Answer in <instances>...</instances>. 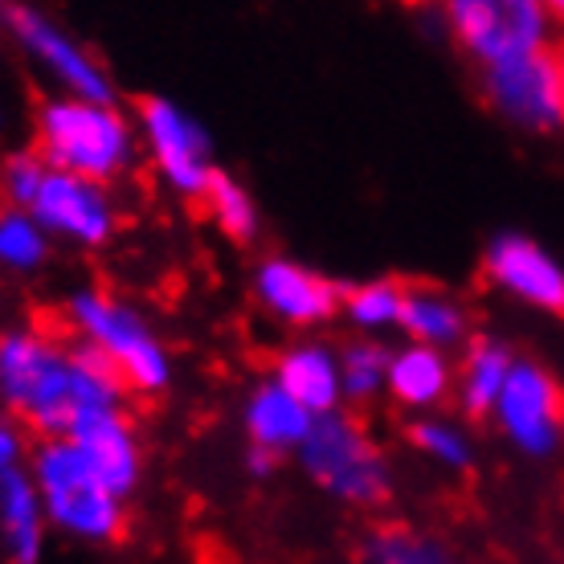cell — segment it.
Segmentation results:
<instances>
[{
	"instance_id": "cell-1",
	"label": "cell",
	"mask_w": 564,
	"mask_h": 564,
	"mask_svg": "<svg viewBox=\"0 0 564 564\" xmlns=\"http://www.w3.org/2000/svg\"><path fill=\"white\" fill-rule=\"evenodd\" d=\"M123 381L83 344L21 327L0 336V405L45 437H70L86 417L123 410Z\"/></svg>"
},
{
	"instance_id": "cell-2",
	"label": "cell",
	"mask_w": 564,
	"mask_h": 564,
	"mask_svg": "<svg viewBox=\"0 0 564 564\" xmlns=\"http://www.w3.org/2000/svg\"><path fill=\"white\" fill-rule=\"evenodd\" d=\"M37 148L50 169L111 184L135 164L140 128L115 102L57 95L37 115Z\"/></svg>"
},
{
	"instance_id": "cell-3",
	"label": "cell",
	"mask_w": 564,
	"mask_h": 564,
	"mask_svg": "<svg viewBox=\"0 0 564 564\" xmlns=\"http://www.w3.org/2000/svg\"><path fill=\"white\" fill-rule=\"evenodd\" d=\"M29 479L37 487L45 523L86 544H107L123 532V495L90 470L70 437H45L29 454Z\"/></svg>"
},
{
	"instance_id": "cell-4",
	"label": "cell",
	"mask_w": 564,
	"mask_h": 564,
	"mask_svg": "<svg viewBox=\"0 0 564 564\" xmlns=\"http://www.w3.org/2000/svg\"><path fill=\"white\" fill-rule=\"evenodd\" d=\"M70 327L78 332V344L90 348L123 381V389H135V393L169 389V348L143 324L140 311L128 307L123 299L107 295V291H78L70 299Z\"/></svg>"
},
{
	"instance_id": "cell-5",
	"label": "cell",
	"mask_w": 564,
	"mask_h": 564,
	"mask_svg": "<svg viewBox=\"0 0 564 564\" xmlns=\"http://www.w3.org/2000/svg\"><path fill=\"white\" fill-rule=\"evenodd\" d=\"M295 458L307 470V479L332 499H339V503L377 508L393 491V475H389L381 446L348 413L315 417L307 442L299 446Z\"/></svg>"
},
{
	"instance_id": "cell-6",
	"label": "cell",
	"mask_w": 564,
	"mask_h": 564,
	"mask_svg": "<svg viewBox=\"0 0 564 564\" xmlns=\"http://www.w3.org/2000/svg\"><path fill=\"white\" fill-rule=\"evenodd\" d=\"M446 29L482 70L552 50V13L540 0H454L446 4Z\"/></svg>"
},
{
	"instance_id": "cell-7",
	"label": "cell",
	"mask_w": 564,
	"mask_h": 564,
	"mask_svg": "<svg viewBox=\"0 0 564 564\" xmlns=\"http://www.w3.org/2000/svg\"><path fill=\"white\" fill-rule=\"evenodd\" d=\"M140 143L152 169L164 176L172 193L181 197H205L213 181V148L209 135L193 115L176 107L172 99H143L140 102Z\"/></svg>"
},
{
	"instance_id": "cell-8",
	"label": "cell",
	"mask_w": 564,
	"mask_h": 564,
	"mask_svg": "<svg viewBox=\"0 0 564 564\" xmlns=\"http://www.w3.org/2000/svg\"><path fill=\"white\" fill-rule=\"evenodd\" d=\"M491 417L523 454H552L564 442L561 381L536 360H516Z\"/></svg>"
},
{
	"instance_id": "cell-9",
	"label": "cell",
	"mask_w": 564,
	"mask_h": 564,
	"mask_svg": "<svg viewBox=\"0 0 564 564\" xmlns=\"http://www.w3.org/2000/svg\"><path fill=\"white\" fill-rule=\"evenodd\" d=\"M9 33L62 86V95L111 102V78L99 66V57L90 54L70 29L57 25L54 17H45L42 9H13L9 13Z\"/></svg>"
},
{
	"instance_id": "cell-10",
	"label": "cell",
	"mask_w": 564,
	"mask_h": 564,
	"mask_svg": "<svg viewBox=\"0 0 564 564\" xmlns=\"http://www.w3.org/2000/svg\"><path fill=\"white\" fill-rule=\"evenodd\" d=\"M29 217L50 234V238L74 241V246H107L119 226V209H115L107 184L83 181L70 172H45L37 197L29 205Z\"/></svg>"
},
{
	"instance_id": "cell-11",
	"label": "cell",
	"mask_w": 564,
	"mask_h": 564,
	"mask_svg": "<svg viewBox=\"0 0 564 564\" xmlns=\"http://www.w3.org/2000/svg\"><path fill=\"white\" fill-rule=\"evenodd\" d=\"M482 95L508 123H516L523 131L564 128L561 70H556L552 50L482 70Z\"/></svg>"
},
{
	"instance_id": "cell-12",
	"label": "cell",
	"mask_w": 564,
	"mask_h": 564,
	"mask_svg": "<svg viewBox=\"0 0 564 564\" xmlns=\"http://www.w3.org/2000/svg\"><path fill=\"white\" fill-rule=\"evenodd\" d=\"M482 270L503 295L564 315V267L540 241L523 234H499L482 254Z\"/></svg>"
},
{
	"instance_id": "cell-13",
	"label": "cell",
	"mask_w": 564,
	"mask_h": 564,
	"mask_svg": "<svg viewBox=\"0 0 564 564\" xmlns=\"http://www.w3.org/2000/svg\"><path fill=\"white\" fill-rule=\"evenodd\" d=\"M254 295L279 324L315 327V324H327V319L336 315L344 291H339L332 279L303 267V262L267 258V262L254 270Z\"/></svg>"
},
{
	"instance_id": "cell-14",
	"label": "cell",
	"mask_w": 564,
	"mask_h": 564,
	"mask_svg": "<svg viewBox=\"0 0 564 564\" xmlns=\"http://www.w3.org/2000/svg\"><path fill=\"white\" fill-rule=\"evenodd\" d=\"M74 451L83 454L90 470L99 475L115 495H123L128 499L135 491V482L143 475V451H140V434H135V425L123 410H111V413H95V417H86L78 430L70 434Z\"/></svg>"
},
{
	"instance_id": "cell-15",
	"label": "cell",
	"mask_w": 564,
	"mask_h": 564,
	"mask_svg": "<svg viewBox=\"0 0 564 564\" xmlns=\"http://www.w3.org/2000/svg\"><path fill=\"white\" fill-rule=\"evenodd\" d=\"M270 381L286 389L311 417L339 413L344 401V377H339V352L332 344L319 339H299L274 360V377Z\"/></svg>"
},
{
	"instance_id": "cell-16",
	"label": "cell",
	"mask_w": 564,
	"mask_h": 564,
	"mask_svg": "<svg viewBox=\"0 0 564 564\" xmlns=\"http://www.w3.org/2000/svg\"><path fill=\"white\" fill-rule=\"evenodd\" d=\"M311 425H315V417L274 381H262L254 393L246 397V434H250V451L270 454V458L299 454V446H303L311 434Z\"/></svg>"
},
{
	"instance_id": "cell-17",
	"label": "cell",
	"mask_w": 564,
	"mask_h": 564,
	"mask_svg": "<svg viewBox=\"0 0 564 564\" xmlns=\"http://www.w3.org/2000/svg\"><path fill=\"white\" fill-rule=\"evenodd\" d=\"M454 365L446 352L437 348H425V344H405L389 352V381H384V393L393 397L397 405H405L413 413H430L437 410L454 389Z\"/></svg>"
},
{
	"instance_id": "cell-18",
	"label": "cell",
	"mask_w": 564,
	"mask_h": 564,
	"mask_svg": "<svg viewBox=\"0 0 564 564\" xmlns=\"http://www.w3.org/2000/svg\"><path fill=\"white\" fill-rule=\"evenodd\" d=\"M45 511L29 470L0 479V540L13 564H37L45 544Z\"/></svg>"
},
{
	"instance_id": "cell-19",
	"label": "cell",
	"mask_w": 564,
	"mask_h": 564,
	"mask_svg": "<svg viewBox=\"0 0 564 564\" xmlns=\"http://www.w3.org/2000/svg\"><path fill=\"white\" fill-rule=\"evenodd\" d=\"M401 332L410 336V344H425V348L446 352L454 344H463L466 311L458 299L442 295L434 286H417V291H405V303H401Z\"/></svg>"
},
{
	"instance_id": "cell-20",
	"label": "cell",
	"mask_w": 564,
	"mask_h": 564,
	"mask_svg": "<svg viewBox=\"0 0 564 564\" xmlns=\"http://www.w3.org/2000/svg\"><path fill=\"white\" fill-rule=\"evenodd\" d=\"M511 368H516V356L508 352V344L499 339H479L470 352H466L458 377H454V389H458V401L470 417H491L495 405H499V393L508 384Z\"/></svg>"
},
{
	"instance_id": "cell-21",
	"label": "cell",
	"mask_w": 564,
	"mask_h": 564,
	"mask_svg": "<svg viewBox=\"0 0 564 564\" xmlns=\"http://www.w3.org/2000/svg\"><path fill=\"white\" fill-rule=\"evenodd\" d=\"M401 303H405V291L397 282L372 279L344 291L339 311L356 332H384V327H401Z\"/></svg>"
},
{
	"instance_id": "cell-22",
	"label": "cell",
	"mask_w": 564,
	"mask_h": 564,
	"mask_svg": "<svg viewBox=\"0 0 564 564\" xmlns=\"http://www.w3.org/2000/svg\"><path fill=\"white\" fill-rule=\"evenodd\" d=\"M360 564H454L434 536L410 528H377L360 544Z\"/></svg>"
},
{
	"instance_id": "cell-23",
	"label": "cell",
	"mask_w": 564,
	"mask_h": 564,
	"mask_svg": "<svg viewBox=\"0 0 564 564\" xmlns=\"http://www.w3.org/2000/svg\"><path fill=\"white\" fill-rule=\"evenodd\" d=\"M205 205H209L213 226L221 229L234 241H250L258 234V205L246 193V184H238L229 172H213L209 188H205Z\"/></svg>"
},
{
	"instance_id": "cell-24",
	"label": "cell",
	"mask_w": 564,
	"mask_h": 564,
	"mask_svg": "<svg viewBox=\"0 0 564 564\" xmlns=\"http://www.w3.org/2000/svg\"><path fill=\"white\" fill-rule=\"evenodd\" d=\"M45 258H50V234L25 209H0V267L29 274Z\"/></svg>"
},
{
	"instance_id": "cell-25",
	"label": "cell",
	"mask_w": 564,
	"mask_h": 564,
	"mask_svg": "<svg viewBox=\"0 0 564 564\" xmlns=\"http://www.w3.org/2000/svg\"><path fill=\"white\" fill-rule=\"evenodd\" d=\"M339 377H344V397L352 401H372L384 393L389 381V348L377 339H356L339 352Z\"/></svg>"
},
{
	"instance_id": "cell-26",
	"label": "cell",
	"mask_w": 564,
	"mask_h": 564,
	"mask_svg": "<svg viewBox=\"0 0 564 564\" xmlns=\"http://www.w3.org/2000/svg\"><path fill=\"white\" fill-rule=\"evenodd\" d=\"M410 442L425 458H434L437 466H446V470H466L470 458H475L466 430L446 422V417H417V422L410 425Z\"/></svg>"
},
{
	"instance_id": "cell-27",
	"label": "cell",
	"mask_w": 564,
	"mask_h": 564,
	"mask_svg": "<svg viewBox=\"0 0 564 564\" xmlns=\"http://www.w3.org/2000/svg\"><path fill=\"white\" fill-rule=\"evenodd\" d=\"M50 164L42 160V152H17L0 164V197H4V209H25L33 205L37 188H42Z\"/></svg>"
},
{
	"instance_id": "cell-28",
	"label": "cell",
	"mask_w": 564,
	"mask_h": 564,
	"mask_svg": "<svg viewBox=\"0 0 564 564\" xmlns=\"http://www.w3.org/2000/svg\"><path fill=\"white\" fill-rule=\"evenodd\" d=\"M21 463H25V437H21L13 417H0V479L25 470Z\"/></svg>"
},
{
	"instance_id": "cell-29",
	"label": "cell",
	"mask_w": 564,
	"mask_h": 564,
	"mask_svg": "<svg viewBox=\"0 0 564 564\" xmlns=\"http://www.w3.org/2000/svg\"><path fill=\"white\" fill-rule=\"evenodd\" d=\"M549 13H552V25H564V0H552Z\"/></svg>"
},
{
	"instance_id": "cell-30",
	"label": "cell",
	"mask_w": 564,
	"mask_h": 564,
	"mask_svg": "<svg viewBox=\"0 0 564 564\" xmlns=\"http://www.w3.org/2000/svg\"><path fill=\"white\" fill-rule=\"evenodd\" d=\"M552 54H556V70H561V99H564V42L556 45V50H552Z\"/></svg>"
},
{
	"instance_id": "cell-31",
	"label": "cell",
	"mask_w": 564,
	"mask_h": 564,
	"mask_svg": "<svg viewBox=\"0 0 564 564\" xmlns=\"http://www.w3.org/2000/svg\"><path fill=\"white\" fill-rule=\"evenodd\" d=\"M4 29H9V13H4V4H0V37H4Z\"/></svg>"
}]
</instances>
